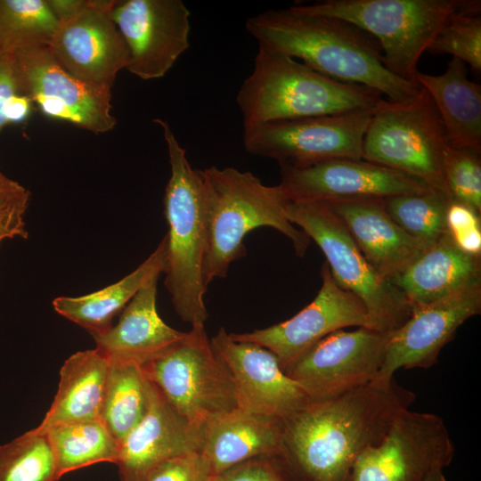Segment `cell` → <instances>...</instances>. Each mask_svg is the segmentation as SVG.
Masks as SVG:
<instances>
[{"mask_svg":"<svg viewBox=\"0 0 481 481\" xmlns=\"http://www.w3.org/2000/svg\"><path fill=\"white\" fill-rule=\"evenodd\" d=\"M245 28L258 45L329 77L376 90L390 102L412 99L423 90L417 82L387 69L379 42L345 20L306 13L291 5L249 17Z\"/></svg>","mask_w":481,"mask_h":481,"instance_id":"7a4b0ae2","label":"cell"},{"mask_svg":"<svg viewBox=\"0 0 481 481\" xmlns=\"http://www.w3.org/2000/svg\"><path fill=\"white\" fill-rule=\"evenodd\" d=\"M59 21L47 0H0V42L7 48L46 44Z\"/></svg>","mask_w":481,"mask_h":481,"instance_id":"1f68e13d","label":"cell"},{"mask_svg":"<svg viewBox=\"0 0 481 481\" xmlns=\"http://www.w3.org/2000/svg\"><path fill=\"white\" fill-rule=\"evenodd\" d=\"M163 132L171 175L165 189L164 213L168 224L165 286L176 314L191 327L208 317L203 279L206 223L200 169L192 167L169 124L153 119Z\"/></svg>","mask_w":481,"mask_h":481,"instance_id":"5b68a950","label":"cell"},{"mask_svg":"<svg viewBox=\"0 0 481 481\" xmlns=\"http://www.w3.org/2000/svg\"><path fill=\"white\" fill-rule=\"evenodd\" d=\"M480 215L469 207L451 201L446 212L447 231L456 246L463 252L481 257Z\"/></svg>","mask_w":481,"mask_h":481,"instance_id":"e575fe53","label":"cell"},{"mask_svg":"<svg viewBox=\"0 0 481 481\" xmlns=\"http://www.w3.org/2000/svg\"><path fill=\"white\" fill-rule=\"evenodd\" d=\"M213 477L208 460L197 452L161 462L143 481H212Z\"/></svg>","mask_w":481,"mask_h":481,"instance_id":"d590c367","label":"cell"},{"mask_svg":"<svg viewBox=\"0 0 481 481\" xmlns=\"http://www.w3.org/2000/svg\"><path fill=\"white\" fill-rule=\"evenodd\" d=\"M481 6L452 18L437 33L427 52L449 54L481 70Z\"/></svg>","mask_w":481,"mask_h":481,"instance_id":"d6a6232c","label":"cell"},{"mask_svg":"<svg viewBox=\"0 0 481 481\" xmlns=\"http://www.w3.org/2000/svg\"><path fill=\"white\" fill-rule=\"evenodd\" d=\"M454 452L440 416L405 409L381 441L358 456L348 481H426L448 467Z\"/></svg>","mask_w":481,"mask_h":481,"instance_id":"8fae6325","label":"cell"},{"mask_svg":"<svg viewBox=\"0 0 481 481\" xmlns=\"http://www.w3.org/2000/svg\"><path fill=\"white\" fill-rule=\"evenodd\" d=\"M115 3L85 0L75 14L59 21L45 44L57 62L71 75L110 88L129 61L126 42L111 16Z\"/></svg>","mask_w":481,"mask_h":481,"instance_id":"9a60e30c","label":"cell"},{"mask_svg":"<svg viewBox=\"0 0 481 481\" xmlns=\"http://www.w3.org/2000/svg\"><path fill=\"white\" fill-rule=\"evenodd\" d=\"M203 185L206 249L203 279L208 286L224 278L232 263L246 255L245 236L258 227L285 235L298 257L311 242L286 215L289 202L279 185L269 186L249 171L215 166L200 169Z\"/></svg>","mask_w":481,"mask_h":481,"instance_id":"3957f363","label":"cell"},{"mask_svg":"<svg viewBox=\"0 0 481 481\" xmlns=\"http://www.w3.org/2000/svg\"><path fill=\"white\" fill-rule=\"evenodd\" d=\"M389 334L363 327L353 331L336 330L283 371L302 387L310 402L340 396L374 380Z\"/></svg>","mask_w":481,"mask_h":481,"instance_id":"4fadbf2b","label":"cell"},{"mask_svg":"<svg viewBox=\"0 0 481 481\" xmlns=\"http://www.w3.org/2000/svg\"><path fill=\"white\" fill-rule=\"evenodd\" d=\"M203 428L192 424L151 382L150 404L142 420L119 442L118 481H143L161 462L201 451Z\"/></svg>","mask_w":481,"mask_h":481,"instance_id":"ffe728a7","label":"cell"},{"mask_svg":"<svg viewBox=\"0 0 481 481\" xmlns=\"http://www.w3.org/2000/svg\"><path fill=\"white\" fill-rule=\"evenodd\" d=\"M29 203H18L0 208V243L16 236L27 238L23 216Z\"/></svg>","mask_w":481,"mask_h":481,"instance_id":"f35d334b","label":"cell"},{"mask_svg":"<svg viewBox=\"0 0 481 481\" xmlns=\"http://www.w3.org/2000/svg\"><path fill=\"white\" fill-rule=\"evenodd\" d=\"M212 481H294L278 455L245 461L214 476Z\"/></svg>","mask_w":481,"mask_h":481,"instance_id":"8d00e7d4","label":"cell"},{"mask_svg":"<svg viewBox=\"0 0 481 481\" xmlns=\"http://www.w3.org/2000/svg\"><path fill=\"white\" fill-rule=\"evenodd\" d=\"M481 312V284L414 307L408 320L389 334L380 369L371 383L388 387L401 369H428L458 328Z\"/></svg>","mask_w":481,"mask_h":481,"instance_id":"2e32d148","label":"cell"},{"mask_svg":"<svg viewBox=\"0 0 481 481\" xmlns=\"http://www.w3.org/2000/svg\"><path fill=\"white\" fill-rule=\"evenodd\" d=\"M364 86L324 76L289 56L258 45L236 102L243 128L261 124L370 111L385 99Z\"/></svg>","mask_w":481,"mask_h":481,"instance_id":"277c9868","label":"cell"},{"mask_svg":"<svg viewBox=\"0 0 481 481\" xmlns=\"http://www.w3.org/2000/svg\"><path fill=\"white\" fill-rule=\"evenodd\" d=\"M415 80L431 97L448 143L481 152V86L468 78L466 64L452 58L443 74L419 71Z\"/></svg>","mask_w":481,"mask_h":481,"instance_id":"d4e9b609","label":"cell"},{"mask_svg":"<svg viewBox=\"0 0 481 481\" xmlns=\"http://www.w3.org/2000/svg\"><path fill=\"white\" fill-rule=\"evenodd\" d=\"M109 371V359L96 347L70 355L60 371L59 387L42 422L44 433L63 422L100 420Z\"/></svg>","mask_w":481,"mask_h":481,"instance_id":"484cf974","label":"cell"},{"mask_svg":"<svg viewBox=\"0 0 481 481\" xmlns=\"http://www.w3.org/2000/svg\"><path fill=\"white\" fill-rule=\"evenodd\" d=\"M112 20L128 49L126 69L151 80L164 77L190 47V11L182 0L116 1Z\"/></svg>","mask_w":481,"mask_h":481,"instance_id":"5bb4252c","label":"cell"},{"mask_svg":"<svg viewBox=\"0 0 481 481\" xmlns=\"http://www.w3.org/2000/svg\"><path fill=\"white\" fill-rule=\"evenodd\" d=\"M18 95L26 94L16 59L12 50L0 42V132L8 125L5 118L6 108Z\"/></svg>","mask_w":481,"mask_h":481,"instance_id":"74e56055","label":"cell"},{"mask_svg":"<svg viewBox=\"0 0 481 481\" xmlns=\"http://www.w3.org/2000/svg\"><path fill=\"white\" fill-rule=\"evenodd\" d=\"M47 3L60 21L75 14L83 6L85 0H47Z\"/></svg>","mask_w":481,"mask_h":481,"instance_id":"b9f144b4","label":"cell"},{"mask_svg":"<svg viewBox=\"0 0 481 481\" xmlns=\"http://www.w3.org/2000/svg\"><path fill=\"white\" fill-rule=\"evenodd\" d=\"M173 408L199 427L238 409L232 376L202 327L141 365Z\"/></svg>","mask_w":481,"mask_h":481,"instance_id":"9c48e42d","label":"cell"},{"mask_svg":"<svg viewBox=\"0 0 481 481\" xmlns=\"http://www.w3.org/2000/svg\"><path fill=\"white\" fill-rule=\"evenodd\" d=\"M322 286L314 299L291 318L249 332L229 333L239 341L257 344L273 353L284 370L327 335L346 327L371 329L362 301L339 286L327 263L321 269Z\"/></svg>","mask_w":481,"mask_h":481,"instance_id":"e0dca14e","label":"cell"},{"mask_svg":"<svg viewBox=\"0 0 481 481\" xmlns=\"http://www.w3.org/2000/svg\"><path fill=\"white\" fill-rule=\"evenodd\" d=\"M298 10L349 22L379 44L386 67L416 82L420 58L453 17L481 6L479 0H325L295 4Z\"/></svg>","mask_w":481,"mask_h":481,"instance_id":"8992f818","label":"cell"},{"mask_svg":"<svg viewBox=\"0 0 481 481\" xmlns=\"http://www.w3.org/2000/svg\"><path fill=\"white\" fill-rule=\"evenodd\" d=\"M150 280L123 309L117 325L94 338L96 348L109 359L132 362L140 366L164 353L187 332L167 325L156 305L157 281Z\"/></svg>","mask_w":481,"mask_h":481,"instance_id":"603a6c76","label":"cell"},{"mask_svg":"<svg viewBox=\"0 0 481 481\" xmlns=\"http://www.w3.org/2000/svg\"><path fill=\"white\" fill-rule=\"evenodd\" d=\"M322 202L336 214L366 260L387 281L402 273L428 247L408 235L390 218L384 199Z\"/></svg>","mask_w":481,"mask_h":481,"instance_id":"44dd1931","label":"cell"},{"mask_svg":"<svg viewBox=\"0 0 481 481\" xmlns=\"http://www.w3.org/2000/svg\"><path fill=\"white\" fill-rule=\"evenodd\" d=\"M150 392L151 382L139 364L109 359L100 420L118 443L145 415L150 404Z\"/></svg>","mask_w":481,"mask_h":481,"instance_id":"83f0119b","label":"cell"},{"mask_svg":"<svg viewBox=\"0 0 481 481\" xmlns=\"http://www.w3.org/2000/svg\"><path fill=\"white\" fill-rule=\"evenodd\" d=\"M373 110L268 122L243 128V146L280 167L302 168L334 159H362Z\"/></svg>","mask_w":481,"mask_h":481,"instance_id":"30bf717a","label":"cell"},{"mask_svg":"<svg viewBox=\"0 0 481 481\" xmlns=\"http://www.w3.org/2000/svg\"><path fill=\"white\" fill-rule=\"evenodd\" d=\"M415 395L395 380L311 402L282 420L278 454L294 481H348L358 456L381 441Z\"/></svg>","mask_w":481,"mask_h":481,"instance_id":"6da1fadb","label":"cell"},{"mask_svg":"<svg viewBox=\"0 0 481 481\" xmlns=\"http://www.w3.org/2000/svg\"><path fill=\"white\" fill-rule=\"evenodd\" d=\"M282 420L239 409L203 428L200 452L217 476L249 459L278 455Z\"/></svg>","mask_w":481,"mask_h":481,"instance_id":"cb8c5ba5","label":"cell"},{"mask_svg":"<svg viewBox=\"0 0 481 481\" xmlns=\"http://www.w3.org/2000/svg\"><path fill=\"white\" fill-rule=\"evenodd\" d=\"M167 265V239L134 272L104 289L88 295L59 297L53 301L55 311L86 329L93 338L100 337L112 327L113 318L152 278L159 277Z\"/></svg>","mask_w":481,"mask_h":481,"instance_id":"4316f807","label":"cell"},{"mask_svg":"<svg viewBox=\"0 0 481 481\" xmlns=\"http://www.w3.org/2000/svg\"><path fill=\"white\" fill-rule=\"evenodd\" d=\"M451 201L444 193L430 188L386 198L384 207L390 218L408 235L429 246L448 232L446 212Z\"/></svg>","mask_w":481,"mask_h":481,"instance_id":"f546056e","label":"cell"},{"mask_svg":"<svg viewBox=\"0 0 481 481\" xmlns=\"http://www.w3.org/2000/svg\"><path fill=\"white\" fill-rule=\"evenodd\" d=\"M426 481H447L443 470L434 471Z\"/></svg>","mask_w":481,"mask_h":481,"instance_id":"7bdbcfd3","label":"cell"},{"mask_svg":"<svg viewBox=\"0 0 481 481\" xmlns=\"http://www.w3.org/2000/svg\"><path fill=\"white\" fill-rule=\"evenodd\" d=\"M289 201L386 199L430 189L423 181L364 159H334L302 168L281 167Z\"/></svg>","mask_w":481,"mask_h":481,"instance_id":"d6986e66","label":"cell"},{"mask_svg":"<svg viewBox=\"0 0 481 481\" xmlns=\"http://www.w3.org/2000/svg\"><path fill=\"white\" fill-rule=\"evenodd\" d=\"M443 172L452 200L481 216L480 152L448 143L443 154Z\"/></svg>","mask_w":481,"mask_h":481,"instance_id":"836d02e7","label":"cell"},{"mask_svg":"<svg viewBox=\"0 0 481 481\" xmlns=\"http://www.w3.org/2000/svg\"><path fill=\"white\" fill-rule=\"evenodd\" d=\"M44 433L61 477L95 463L115 464L117 461L119 443L101 420L58 423Z\"/></svg>","mask_w":481,"mask_h":481,"instance_id":"f1b7e54d","label":"cell"},{"mask_svg":"<svg viewBox=\"0 0 481 481\" xmlns=\"http://www.w3.org/2000/svg\"><path fill=\"white\" fill-rule=\"evenodd\" d=\"M24 94L47 117L94 134L114 128L111 88L84 82L63 69L43 43L12 47Z\"/></svg>","mask_w":481,"mask_h":481,"instance_id":"7c38bea8","label":"cell"},{"mask_svg":"<svg viewBox=\"0 0 481 481\" xmlns=\"http://www.w3.org/2000/svg\"><path fill=\"white\" fill-rule=\"evenodd\" d=\"M447 144L439 113L423 88L412 99H385L373 110L363 140L362 159L416 177L452 200L443 172Z\"/></svg>","mask_w":481,"mask_h":481,"instance_id":"52a82bcc","label":"cell"},{"mask_svg":"<svg viewBox=\"0 0 481 481\" xmlns=\"http://www.w3.org/2000/svg\"><path fill=\"white\" fill-rule=\"evenodd\" d=\"M286 215L322 249L337 283L362 301L371 330L391 333L408 320L412 307L403 293L366 260L326 203L289 200Z\"/></svg>","mask_w":481,"mask_h":481,"instance_id":"ba28073f","label":"cell"},{"mask_svg":"<svg viewBox=\"0 0 481 481\" xmlns=\"http://www.w3.org/2000/svg\"><path fill=\"white\" fill-rule=\"evenodd\" d=\"M29 192L26 188L0 172V208L29 203Z\"/></svg>","mask_w":481,"mask_h":481,"instance_id":"ab89813d","label":"cell"},{"mask_svg":"<svg viewBox=\"0 0 481 481\" xmlns=\"http://www.w3.org/2000/svg\"><path fill=\"white\" fill-rule=\"evenodd\" d=\"M61 477L45 433L34 428L0 445V481H57Z\"/></svg>","mask_w":481,"mask_h":481,"instance_id":"4dcf8cb0","label":"cell"},{"mask_svg":"<svg viewBox=\"0 0 481 481\" xmlns=\"http://www.w3.org/2000/svg\"><path fill=\"white\" fill-rule=\"evenodd\" d=\"M210 343L232 376L239 410L284 420L311 403L270 350L235 340L224 328Z\"/></svg>","mask_w":481,"mask_h":481,"instance_id":"ac0fdd59","label":"cell"},{"mask_svg":"<svg viewBox=\"0 0 481 481\" xmlns=\"http://www.w3.org/2000/svg\"><path fill=\"white\" fill-rule=\"evenodd\" d=\"M412 308L481 284V257L460 249L447 232L389 281Z\"/></svg>","mask_w":481,"mask_h":481,"instance_id":"7402d4cb","label":"cell"},{"mask_svg":"<svg viewBox=\"0 0 481 481\" xmlns=\"http://www.w3.org/2000/svg\"><path fill=\"white\" fill-rule=\"evenodd\" d=\"M33 102L26 95H18L12 99L5 110L8 124L24 121L31 111Z\"/></svg>","mask_w":481,"mask_h":481,"instance_id":"60d3db41","label":"cell"}]
</instances>
